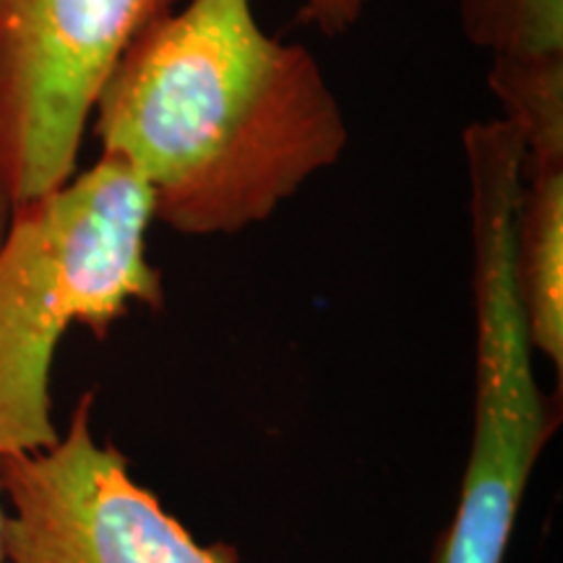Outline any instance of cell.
I'll use <instances>...</instances> for the list:
<instances>
[{"mask_svg":"<svg viewBox=\"0 0 563 563\" xmlns=\"http://www.w3.org/2000/svg\"><path fill=\"white\" fill-rule=\"evenodd\" d=\"M89 123L150 188L154 222L196 238L266 222L350 144L316 55L264 32L251 0H183L146 24Z\"/></svg>","mask_w":563,"mask_h":563,"instance_id":"cell-1","label":"cell"},{"mask_svg":"<svg viewBox=\"0 0 563 563\" xmlns=\"http://www.w3.org/2000/svg\"><path fill=\"white\" fill-rule=\"evenodd\" d=\"M152 222L150 188L104 154L9 211L0 232V456L58 439L51 384L68 329L104 336L136 306H165L146 253Z\"/></svg>","mask_w":563,"mask_h":563,"instance_id":"cell-2","label":"cell"},{"mask_svg":"<svg viewBox=\"0 0 563 563\" xmlns=\"http://www.w3.org/2000/svg\"><path fill=\"white\" fill-rule=\"evenodd\" d=\"M470 178L475 298V418L460 504L439 563H504L519 506L559 422L534 376L514 274V224L525 146L511 123L462 133Z\"/></svg>","mask_w":563,"mask_h":563,"instance_id":"cell-3","label":"cell"},{"mask_svg":"<svg viewBox=\"0 0 563 563\" xmlns=\"http://www.w3.org/2000/svg\"><path fill=\"white\" fill-rule=\"evenodd\" d=\"M183 0H0V217L74 178L104 79Z\"/></svg>","mask_w":563,"mask_h":563,"instance_id":"cell-4","label":"cell"},{"mask_svg":"<svg viewBox=\"0 0 563 563\" xmlns=\"http://www.w3.org/2000/svg\"><path fill=\"white\" fill-rule=\"evenodd\" d=\"M0 498L3 563H238L235 548L201 545L100 441L91 394L51 446L0 456Z\"/></svg>","mask_w":563,"mask_h":563,"instance_id":"cell-5","label":"cell"},{"mask_svg":"<svg viewBox=\"0 0 563 563\" xmlns=\"http://www.w3.org/2000/svg\"><path fill=\"white\" fill-rule=\"evenodd\" d=\"M514 274L527 336L563 376V165L522 167Z\"/></svg>","mask_w":563,"mask_h":563,"instance_id":"cell-6","label":"cell"},{"mask_svg":"<svg viewBox=\"0 0 563 563\" xmlns=\"http://www.w3.org/2000/svg\"><path fill=\"white\" fill-rule=\"evenodd\" d=\"M490 60L488 89L522 139L527 165H563V55Z\"/></svg>","mask_w":563,"mask_h":563,"instance_id":"cell-7","label":"cell"},{"mask_svg":"<svg viewBox=\"0 0 563 563\" xmlns=\"http://www.w3.org/2000/svg\"><path fill=\"white\" fill-rule=\"evenodd\" d=\"M460 24L490 58L563 55V0H460Z\"/></svg>","mask_w":563,"mask_h":563,"instance_id":"cell-8","label":"cell"},{"mask_svg":"<svg viewBox=\"0 0 563 563\" xmlns=\"http://www.w3.org/2000/svg\"><path fill=\"white\" fill-rule=\"evenodd\" d=\"M368 0H302L300 21L327 37H342L363 19Z\"/></svg>","mask_w":563,"mask_h":563,"instance_id":"cell-9","label":"cell"},{"mask_svg":"<svg viewBox=\"0 0 563 563\" xmlns=\"http://www.w3.org/2000/svg\"><path fill=\"white\" fill-rule=\"evenodd\" d=\"M0 563H3V498H0Z\"/></svg>","mask_w":563,"mask_h":563,"instance_id":"cell-10","label":"cell"}]
</instances>
